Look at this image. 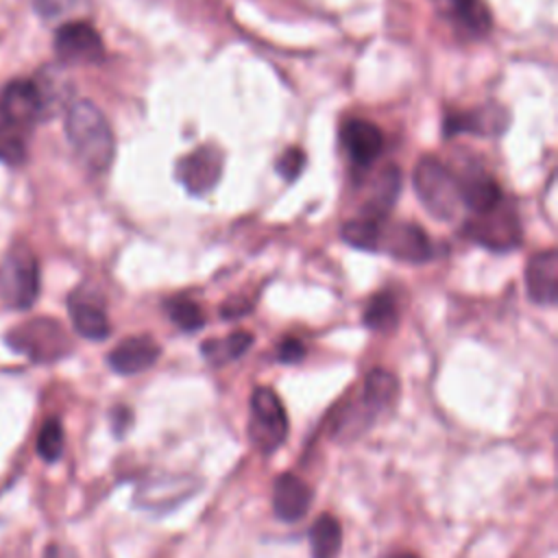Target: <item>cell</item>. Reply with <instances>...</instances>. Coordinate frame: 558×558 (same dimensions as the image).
<instances>
[{"instance_id": "obj_1", "label": "cell", "mask_w": 558, "mask_h": 558, "mask_svg": "<svg viewBox=\"0 0 558 558\" xmlns=\"http://www.w3.org/2000/svg\"><path fill=\"white\" fill-rule=\"evenodd\" d=\"M65 135L78 161L92 172H105L116 153L111 126L89 100H76L65 113Z\"/></svg>"}, {"instance_id": "obj_2", "label": "cell", "mask_w": 558, "mask_h": 558, "mask_svg": "<svg viewBox=\"0 0 558 558\" xmlns=\"http://www.w3.org/2000/svg\"><path fill=\"white\" fill-rule=\"evenodd\" d=\"M399 399V379L384 368H373L364 377L362 395L349 403L333 421L336 438H355L368 429L379 414L390 410Z\"/></svg>"}, {"instance_id": "obj_3", "label": "cell", "mask_w": 558, "mask_h": 558, "mask_svg": "<svg viewBox=\"0 0 558 558\" xmlns=\"http://www.w3.org/2000/svg\"><path fill=\"white\" fill-rule=\"evenodd\" d=\"M414 190L425 209L438 220H453L462 207L458 179L440 159L432 155L416 161Z\"/></svg>"}, {"instance_id": "obj_4", "label": "cell", "mask_w": 558, "mask_h": 558, "mask_svg": "<svg viewBox=\"0 0 558 558\" xmlns=\"http://www.w3.org/2000/svg\"><path fill=\"white\" fill-rule=\"evenodd\" d=\"M0 296L13 310H28L39 296V264L26 242H13L2 257Z\"/></svg>"}, {"instance_id": "obj_5", "label": "cell", "mask_w": 558, "mask_h": 558, "mask_svg": "<svg viewBox=\"0 0 558 558\" xmlns=\"http://www.w3.org/2000/svg\"><path fill=\"white\" fill-rule=\"evenodd\" d=\"M7 344L37 364L57 362L72 349L65 329L54 318L44 316L15 325L7 333Z\"/></svg>"}, {"instance_id": "obj_6", "label": "cell", "mask_w": 558, "mask_h": 558, "mask_svg": "<svg viewBox=\"0 0 558 558\" xmlns=\"http://www.w3.org/2000/svg\"><path fill=\"white\" fill-rule=\"evenodd\" d=\"M41 118L44 105L35 81L13 78L0 89V133L26 140Z\"/></svg>"}, {"instance_id": "obj_7", "label": "cell", "mask_w": 558, "mask_h": 558, "mask_svg": "<svg viewBox=\"0 0 558 558\" xmlns=\"http://www.w3.org/2000/svg\"><path fill=\"white\" fill-rule=\"evenodd\" d=\"M248 436L251 442L266 456L286 442L288 414L279 395L270 386H257L251 395Z\"/></svg>"}, {"instance_id": "obj_8", "label": "cell", "mask_w": 558, "mask_h": 558, "mask_svg": "<svg viewBox=\"0 0 558 558\" xmlns=\"http://www.w3.org/2000/svg\"><path fill=\"white\" fill-rule=\"evenodd\" d=\"M54 54L61 63L70 65L100 63L105 57V44L100 33L87 20H70L54 33Z\"/></svg>"}, {"instance_id": "obj_9", "label": "cell", "mask_w": 558, "mask_h": 558, "mask_svg": "<svg viewBox=\"0 0 558 558\" xmlns=\"http://www.w3.org/2000/svg\"><path fill=\"white\" fill-rule=\"evenodd\" d=\"M225 155L214 144H203L181 157L174 166L177 181L194 196H203L216 187L222 177Z\"/></svg>"}, {"instance_id": "obj_10", "label": "cell", "mask_w": 558, "mask_h": 558, "mask_svg": "<svg viewBox=\"0 0 558 558\" xmlns=\"http://www.w3.org/2000/svg\"><path fill=\"white\" fill-rule=\"evenodd\" d=\"M466 233L471 240L493 251H508L519 246L521 242V227L517 214L508 209L504 201L486 214H475V218L466 222Z\"/></svg>"}, {"instance_id": "obj_11", "label": "cell", "mask_w": 558, "mask_h": 558, "mask_svg": "<svg viewBox=\"0 0 558 558\" xmlns=\"http://www.w3.org/2000/svg\"><path fill=\"white\" fill-rule=\"evenodd\" d=\"M379 248L388 251L397 259L412 262V264L425 262L434 253L427 233L414 222H399L388 229H381Z\"/></svg>"}, {"instance_id": "obj_12", "label": "cell", "mask_w": 558, "mask_h": 558, "mask_svg": "<svg viewBox=\"0 0 558 558\" xmlns=\"http://www.w3.org/2000/svg\"><path fill=\"white\" fill-rule=\"evenodd\" d=\"M312 497L314 495L310 484L296 473H281L279 477H275L272 510L281 521L286 523L301 521L312 506Z\"/></svg>"}, {"instance_id": "obj_13", "label": "cell", "mask_w": 558, "mask_h": 558, "mask_svg": "<svg viewBox=\"0 0 558 558\" xmlns=\"http://www.w3.org/2000/svg\"><path fill=\"white\" fill-rule=\"evenodd\" d=\"M342 146L353 166L368 168L384 150V135L377 124L353 118L342 126Z\"/></svg>"}, {"instance_id": "obj_14", "label": "cell", "mask_w": 558, "mask_h": 558, "mask_svg": "<svg viewBox=\"0 0 558 558\" xmlns=\"http://www.w3.org/2000/svg\"><path fill=\"white\" fill-rule=\"evenodd\" d=\"M159 353L161 349L150 336H131L109 351L107 362L111 371L120 375H135L150 368L157 362Z\"/></svg>"}, {"instance_id": "obj_15", "label": "cell", "mask_w": 558, "mask_h": 558, "mask_svg": "<svg viewBox=\"0 0 558 558\" xmlns=\"http://www.w3.org/2000/svg\"><path fill=\"white\" fill-rule=\"evenodd\" d=\"M527 294L538 305H554L558 301V253L554 248L532 255L525 270Z\"/></svg>"}, {"instance_id": "obj_16", "label": "cell", "mask_w": 558, "mask_h": 558, "mask_svg": "<svg viewBox=\"0 0 558 558\" xmlns=\"http://www.w3.org/2000/svg\"><path fill=\"white\" fill-rule=\"evenodd\" d=\"M458 187H460L462 205H466L473 214H486L504 201V194L497 181L482 170L466 172L458 183Z\"/></svg>"}, {"instance_id": "obj_17", "label": "cell", "mask_w": 558, "mask_h": 558, "mask_svg": "<svg viewBox=\"0 0 558 558\" xmlns=\"http://www.w3.org/2000/svg\"><path fill=\"white\" fill-rule=\"evenodd\" d=\"M508 118L504 109L497 107H484L466 113H451L445 122L447 135L458 133H477V135H497L506 129Z\"/></svg>"}, {"instance_id": "obj_18", "label": "cell", "mask_w": 558, "mask_h": 558, "mask_svg": "<svg viewBox=\"0 0 558 558\" xmlns=\"http://www.w3.org/2000/svg\"><path fill=\"white\" fill-rule=\"evenodd\" d=\"M68 312L78 336L87 340H105L111 333L109 318L98 303L72 294L68 301Z\"/></svg>"}, {"instance_id": "obj_19", "label": "cell", "mask_w": 558, "mask_h": 558, "mask_svg": "<svg viewBox=\"0 0 558 558\" xmlns=\"http://www.w3.org/2000/svg\"><path fill=\"white\" fill-rule=\"evenodd\" d=\"M399 192H401V172H399V168L397 166L384 168L377 174V179L373 181V187H371V194L366 198L362 216L381 222V218H386L388 211L392 209Z\"/></svg>"}, {"instance_id": "obj_20", "label": "cell", "mask_w": 558, "mask_h": 558, "mask_svg": "<svg viewBox=\"0 0 558 558\" xmlns=\"http://www.w3.org/2000/svg\"><path fill=\"white\" fill-rule=\"evenodd\" d=\"M458 26L471 35H484L490 28V13L482 0H434Z\"/></svg>"}, {"instance_id": "obj_21", "label": "cell", "mask_w": 558, "mask_h": 558, "mask_svg": "<svg viewBox=\"0 0 558 558\" xmlns=\"http://www.w3.org/2000/svg\"><path fill=\"white\" fill-rule=\"evenodd\" d=\"M253 344V333L238 329L225 338H209L201 344V353L207 364L211 366H222L229 364L238 357H242Z\"/></svg>"}, {"instance_id": "obj_22", "label": "cell", "mask_w": 558, "mask_h": 558, "mask_svg": "<svg viewBox=\"0 0 558 558\" xmlns=\"http://www.w3.org/2000/svg\"><path fill=\"white\" fill-rule=\"evenodd\" d=\"M342 547L340 521L325 512L310 527V551L312 558H336Z\"/></svg>"}, {"instance_id": "obj_23", "label": "cell", "mask_w": 558, "mask_h": 558, "mask_svg": "<svg viewBox=\"0 0 558 558\" xmlns=\"http://www.w3.org/2000/svg\"><path fill=\"white\" fill-rule=\"evenodd\" d=\"M362 323L373 331H390L399 323V307L392 292L381 290L373 294L362 312Z\"/></svg>"}, {"instance_id": "obj_24", "label": "cell", "mask_w": 558, "mask_h": 558, "mask_svg": "<svg viewBox=\"0 0 558 558\" xmlns=\"http://www.w3.org/2000/svg\"><path fill=\"white\" fill-rule=\"evenodd\" d=\"M381 229H384V225H381L379 220L360 216V218H355V220H349V222L342 227V238H344V242H349V244L355 246V248H362V251H379Z\"/></svg>"}, {"instance_id": "obj_25", "label": "cell", "mask_w": 558, "mask_h": 558, "mask_svg": "<svg viewBox=\"0 0 558 558\" xmlns=\"http://www.w3.org/2000/svg\"><path fill=\"white\" fill-rule=\"evenodd\" d=\"M63 445H65V436H63V425L59 418L50 416L44 421L39 436H37V453L41 460L46 462H54L61 458L63 453Z\"/></svg>"}, {"instance_id": "obj_26", "label": "cell", "mask_w": 558, "mask_h": 558, "mask_svg": "<svg viewBox=\"0 0 558 558\" xmlns=\"http://www.w3.org/2000/svg\"><path fill=\"white\" fill-rule=\"evenodd\" d=\"M33 7L44 20H81L89 7V0H33Z\"/></svg>"}, {"instance_id": "obj_27", "label": "cell", "mask_w": 558, "mask_h": 558, "mask_svg": "<svg viewBox=\"0 0 558 558\" xmlns=\"http://www.w3.org/2000/svg\"><path fill=\"white\" fill-rule=\"evenodd\" d=\"M168 316L183 331H196L205 325V314H203L201 305L194 303L192 299H183V296L168 301Z\"/></svg>"}, {"instance_id": "obj_28", "label": "cell", "mask_w": 558, "mask_h": 558, "mask_svg": "<svg viewBox=\"0 0 558 558\" xmlns=\"http://www.w3.org/2000/svg\"><path fill=\"white\" fill-rule=\"evenodd\" d=\"M26 140L17 137V135H7L0 133V161H4L7 166H22L26 161Z\"/></svg>"}, {"instance_id": "obj_29", "label": "cell", "mask_w": 558, "mask_h": 558, "mask_svg": "<svg viewBox=\"0 0 558 558\" xmlns=\"http://www.w3.org/2000/svg\"><path fill=\"white\" fill-rule=\"evenodd\" d=\"M305 153L296 146H290L279 159H277V172L286 179V181H294L303 168H305Z\"/></svg>"}, {"instance_id": "obj_30", "label": "cell", "mask_w": 558, "mask_h": 558, "mask_svg": "<svg viewBox=\"0 0 558 558\" xmlns=\"http://www.w3.org/2000/svg\"><path fill=\"white\" fill-rule=\"evenodd\" d=\"M305 353H307V349H305L303 340H299V338H286L277 347V360L281 364H296L305 357Z\"/></svg>"}, {"instance_id": "obj_31", "label": "cell", "mask_w": 558, "mask_h": 558, "mask_svg": "<svg viewBox=\"0 0 558 558\" xmlns=\"http://www.w3.org/2000/svg\"><path fill=\"white\" fill-rule=\"evenodd\" d=\"M129 425H131V410L124 408V405L116 408V410H113V432H116L118 436H122Z\"/></svg>"}, {"instance_id": "obj_32", "label": "cell", "mask_w": 558, "mask_h": 558, "mask_svg": "<svg viewBox=\"0 0 558 558\" xmlns=\"http://www.w3.org/2000/svg\"><path fill=\"white\" fill-rule=\"evenodd\" d=\"M44 558H76V554L65 547V545H59V543H50L44 551Z\"/></svg>"}, {"instance_id": "obj_33", "label": "cell", "mask_w": 558, "mask_h": 558, "mask_svg": "<svg viewBox=\"0 0 558 558\" xmlns=\"http://www.w3.org/2000/svg\"><path fill=\"white\" fill-rule=\"evenodd\" d=\"M384 558H418V556L408 554V551H399V554H390V556H384Z\"/></svg>"}]
</instances>
